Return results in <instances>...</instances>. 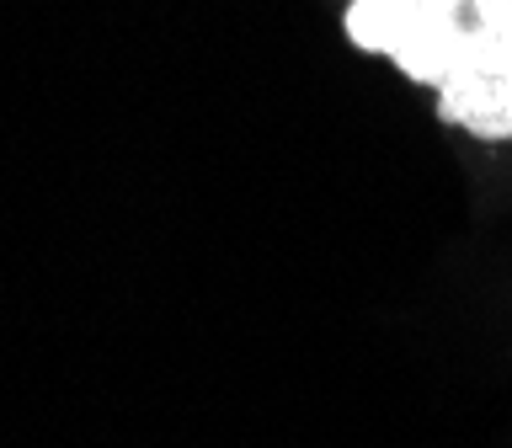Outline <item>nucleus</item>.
I'll use <instances>...</instances> for the list:
<instances>
[{"label": "nucleus", "instance_id": "1", "mask_svg": "<svg viewBox=\"0 0 512 448\" xmlns=\"http://www.w3.org/2000/svg\"><path fill=\"white\" fill-rule=\"evenodd\" d=\"M347 38L438 91V118L512 139V0H347Z\"/></svg>", "mask_w": 512, "mask_h": 448}]
</instances>
